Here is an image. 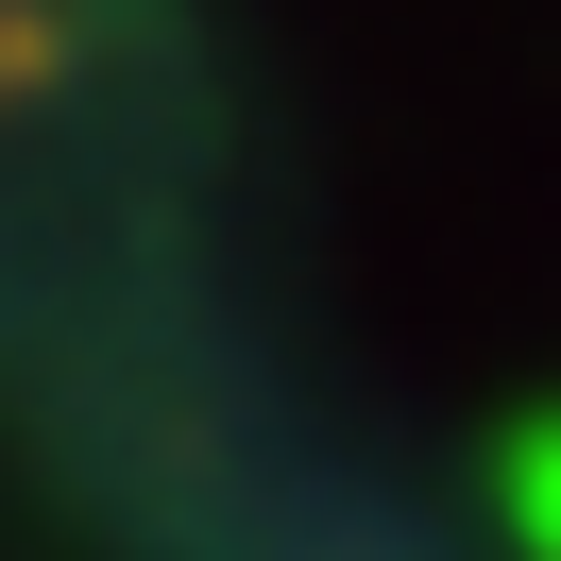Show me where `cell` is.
<instances>
[{
  "instance_id": "1",
  "label": "cell",
  "mask_w": 561,
  "mask_h": 561,
  "mask_svg": "<svg viewBox=\"0 0 561 561\" xmlns=\"http://www.w3.org/2000/svg\"><path fill=\"white\" fill-rule=\"evenodd\" d=\"M493 493H511V545H527V561H561V409L527 425L511 459H493Z\"/></svg>"
}]
</instances>
